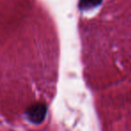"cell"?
Instances as JSON below:
<instances>
[{"label": "cell", "mask_w": 131, "mask_h": 131, "mask_svg": "<svg viewBox=\"0 0 131 131\" xmlns=\"http://www.w3.org/2000/svg\"><path fill=\"white\" fill-rule=\"evenodd\" d=\"M102 3V0H81L79 6L82 9H89L99 6Z\"/></svg>", "instance_id": "2"}, {"label": "cell", "mask_w": 131, "mask_h": 131, "mask_svg": "<svg viewBox=\"0 0 131 131\" xmlns=\"http://www.w3.org/2000/svg\"><path fill=\"white\" fill-rule=\"evenodd\" d=\"M47 114V107L43 103H35L26 111L27 118L31 123L39 124L45 119Z\"/></svg>", "instance_id": "1"}]
</instances>
